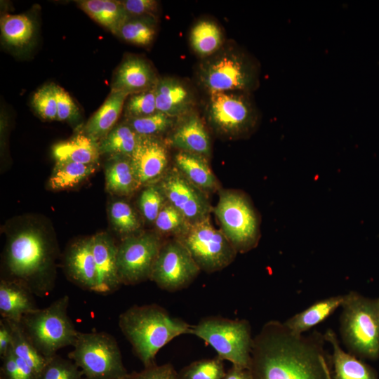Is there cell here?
<instances>
[{"mask_svg": "<svg viewBox=\"0 0 379 379\" xmlns=\"http://www.w3.org/2000/svg\"><path fill=\"white\" fill-rule=\"evenodd\" d=\"M109 216L115 230L126 237L135 234L140 227L136 213L125 201H113L109 207Z\"/></svg>", "mask_w": 379, "mask_h": 379, "instance_id": "36", "label": "cell"}, {"mask_svg": "<svg viewBox=\"0 0 379 379\" xmlns=\"http://www.w3.org/2000/svg\"><path fill=\"white\" fill-rule=\"evenodd\" d=\"M155 86L127 98L124 107L126 118L141 117L157 112Z\"/></svg>", "mask_w": 379, "mask_h": 379, "instance_id": "39", "label": "cell"}, {"mask_svg": "<svg viewBox=\"0 0 379 379\" xmlns=\"http://www.w3.org/2000/svg\"><path fill=\"white\" fill-rule=\"evenodd\" d=\"M155 88L158 112L174 118L189 114L194 105V97L182 81L171 77L159 78Z\"/></svg>", "mask_w": 379, "mask_h": 379, "instance_id": "19", "label": "cell"}, {"mask_svg": "<svg viewBox=\"0 0 379 379\" xmlns=\"http://www.w3.org/2000/svg\"><path fill=\"white\" fill-rule=\"evenodd\" d=\"M131 160L140 187L158 182L168 170L167 144L159 136L140 135Z\"/></svg>", "mask_w": 379, "mask_h": 379, "instance_id": "15", "label": "cell"}, {"mask_svg": "<svg viewBox=\"0 0 379 379\" xmlns=\"http://www.w3.org/2000/svg\"><path fill=\"white\" fill-rule=\"evenodd\" d=\"M64 268L74 284L94 292L96 270L91 238L77 241L69 247L64 258Z\"/></svg>", "mask_w": 379, "mask_h": 379, "instance_id": "18", "label": "cell"}, {"mask_svg": "<svg viewBox=\"0 0 379 379\" xmlns=\"http://www.w3.org/2000/svg\"><path fill=\"white\" fill-rule=\"evenodd\" d=\"M222 379H253V375L249 368L232 365Z\"/></svg>", "mask_w": 379, "mask_h": 379, "instance_id": "48", "label": "cell"}, {"mask_svg": "<svg viewBox=\"0 0 379 379\" xmlns=\"http://www.w3.org/2000/svg\"><path fill=\"white\" fill-rule=\"evenodd\" d=\"M167 200L158 184L146 186L142 191L138 206L145 219L152 223L155 222L159 212Z\"/></svg>", "mask_w": 379, "mask_h": 379, "instance_id": "40", "label": "cell"}, {"mask_svg": "<svg viewBox=\"0 0 379 379\" xmlns=\"http://www.w3.org/2000/svg\"><path fill=\"white\" fill-rule=\"evenodd\" d=\"M345 298V295H339L319 300L295 314L284 324L292 333L302 335L341 307Z\"/></svg>", "mask_w": 379, "mask_h": 379, "instance_id": "25", "label": "cell"}, {"mask_svg": "<svg viewBox=\"0 0 379 379\" xmlns=\"http://www.w3.org/2000/svg\"><path fill=\"white\" fill-rule=\"evenodd\" d=\"M190 41L192 49L201 58H208L223 46V35L213 20H200L192 28Z\"/></svg>", "mask_w": 379, "mask_h": 379, "instance_id": "29", "label": "cell"}, {"mask_svg": "<svg viewBox=\"0 0 379 379\" xmlns=\"http://www.w3.org/2000/svg\"><path fill=\"white\" fill-rule=\"evenodd\" d=\"M187 248L201 270L213 273L223 270L234 260L237 251L220 230L208 218L190 225L175 238Z\"/></svg>", "mask_w": 379, "mask_h": 379, "instance_id": "11", "label": "cell"}, {"mask_svg": "<svg viewBox=\"0 0 379 379\" xmlns=\"http://www.w3.org/2000/svg\"><path fill=\"white\" fill-rule=\"evenodd\" d=\"M39 379H84L82 371L70 359L51 357Z\"/></svg>", "mask_w": 379, "mask_h": 379, "instance_id": "42", "label": "cell"}, {"mask_svg": "<svg viewBox=\"0 0 379 379\" xmlns=\"http://www.w3.org/2000/svg\"><path fill=\"white\" fill-rule=\"evenodd\" d=\"M12 345V333L8 323L4 319L0 321V356L6 355Z\"/></svg>", "mask_w": 379, "mask_h": 379, "instance_id": "47", "label": "cell"}, {"mask_svg": "<svg viewBox=\"0 0 379 379\" xmlns=\"http://www.w3.org/2000/svg\"><path fill=\"white\" fill-rule=\"evenodd\" d=\"M159 77L152 65L145 59L129 55L117 67L111 84V91L128 95L154 87Z\"/></svg>", "mask_w": 379, "mask_h": 379, "instance_id": "17", "label": "cell"}, {"mask_svg": "<svg viewBox=\"0 0 379 379\" xmlns=\"http://www.w3.org/2000/svg\"><path fill=\"white\" fill-rule=\"evenodd\" d=\"M107 190L114 194L128 196L140 187L130 157L112 156L105 167Z\"/></svg>", "mask_w": 379, "mask_h": 379, "instance_id": "26", "label": "cell"}, {"mask_svg": "<svg viewBox=\"0 0 379 379\" xmlns=\"http://www.w3.org/2000/svg\"><path fill=\"white\" fill-rule=\"evenodd\" d=\"M56 161H69L84 164H94L100 155L98 142L84 133L55 144L52 149Z\"/></svg>", "mask_w": 379, "mask_h": 379, "instance_id": "27", "label": "cell"}, {"mask_svg": "<svg viewBox=\"0 0 379 379\" xmlns=\"http://www.w3.org/2000/svg\"><path fill=\"white\" fill-rule=\"evenodd\" d=\"M191 334L211 345L221 359L250 368L253 338L247 320L208 316L192 325Z\"/></svg>", "mask_w": 379, "mask_h": 379, "instance_id": "7", "label": "cell"}, {"mask_svg": "<svg viewBox=\"0 0 379 379\" xmlns=\"http://www.w3.org/2000/svg\"><path fill=\"white\" fill-rule=\"evenodd\" d=\"M213 212L220 230L237 253H246L257 246L260 237V220L244 194L221 190Z\"/></svg>", "mask_w": 379, "mask_h": 379, "instance_id": "9", "label": "cell"}, {"mask_svg": "<svg viewBox=\"0 0 379 379\" xmlns=\"http://www.w3.org/2000/svg\"><path fill=\"white\" fill-rule=\"evenodd\" d=\"M175 167L193 185L206 192H213L218 187L206 157L179 150L174 156Z\"/></svg>", "mask_w": 379, "mask_h": 379, "instance_id": "23", "label": "cell"}, {"mask_svg": "<svg viewBox=\"0 0 379 379\" xmlns=\"http://www.w3.org/2000/svg\"><path fill=\"white\" fill-rule=\"evenodd\" d=\"M138 135L126 123L116 125L98 142L100 154L130 157L138 142Z\"/></svg>", "mask_w": 379, "mask_h": 379, "instance_id": "31", "label": "cell"}, {"mask_svg": "<svg viewBox=\"0 0 379 379\" xmlns=\"http://www.w3.org/2000/svg\"><path fill=\"white\" fill-rule=\"evenodd\" d=\"M68 357L82 371L84 379H126L120 349L105 332H79Z\"/></svg>", "mask_w": 379, "mask_h": 379, "instance_id": "8", "label": "cell"}, {"mask_svg": "<svg viewBox=\"0 0 379 379\" xmlns=\"http://www.w3.org/2000/svg\"><path fill=\"white\" fill-rule=\"evenodd\" d=\"M0 25L2 38L11 46H23L33 36L32 21L25 15H5L1 18Z\"/></svg>", "mask_w": 379, "mask_h": 379, "instance_id": "33", "label": "cell"}, {"mask_svg": "<svg viewBox=\"0 0 379 379\" xmlns=\"http://www.w3.org/2000/svg\"><path fill=\"white\" fill-rule=\"evenodd\" d=\"M200 271L184 245L174 239L164 243L149 280L164 291L175 292L190 286Z\"/></svg>", "mask_w": 379, "mask_h": 379, "instance_id": "13", "label": "cell"}, {"mask_svg": "<svg viewBox=\"0 0 379 379\" xmlns=\"http://www.w3.org/2000/svg\"><path fill=\"white\" fill-rule=\"evenodd\" d=\"M131 17H155L158 3L154 0L120 1Z\"/></svg>", "mask_w": 379, "mask_h": 379, "instance_id": "45", "label": "cell"}, {"mask_svg": "<svg viewBox=\"0 0 379 379\" xmlns=\"http://www.w3.org/2000/svg\"><path fill=\"white\" fill-rule=\"evenodd\" d=\"M197 79L209 94L225 91L252 93L259 86L260 65L235 45L223 46L199 65Z\"/></svg>", "mask_w": 379, "mask_h": 379, "instance_id": "4", "label": "cell"}, {"mask_svg": "<svg viewBox=\"0 0 379 379\" xmlns=\"http://www.w3.org/2000/svg\"><path fill=\"white\" fill-rule=\"evenodd\" d=\"M78 4L93 20L115 35L131 18L120 1L84 0Z\"/></svg>", "mask_w": 379, "mask_h": 379, "instance_id": "28", "label": "cell"}, {"mask_svg": "<svg viewBox=\"0 0 379 379\" xmlns=\"http://www.w3.org/2000/svg\"><path fill=\"white\" fill-rule=\"evenodd\" d=\"M206 116L216 133L233 138L251 135L259 122V112L251 93L243 91L209 94Z\"/></svg>", "mask_w": 379, "mask_h": 379, "instance_id": "10", "label": "cell"}, {"mask_svg": "<svg viewBox=\"0 0 379 379\" xmlns=\"http://www.w3.org/2000/svg\"><path fill=\"white\" fill-rule=\"evenodd\" d=\"M119 326L144 367L156 364L158 352L175 338L191 334L192 328L157 304L129 307L119 315Z\"/></svg>", "mask_w": 379, "mask_h": 379, "instance_id": "2", "label": "cell"}, {"mask_svg": "<svg viewBox=\"0 0 379 379\" xmlns=\"http://www.w3.org/2000/svg\"><path fill=\"white\" fill-rule=\"evenodd\" d=\"M11 329L13 353L25 361L39 379L51 358L44 356L32 343L20 323L6 320Z\"/></svg>", "mask_w": 379, "mask_h": 379, "instance_id": "30", "label": "cell"}, {"mask_svg": "<svg viewBox=\"0 0 379 379\" xmlns=\"http://www.w3.org/2000/svg\"><path fill=\"white\" fill-rule=\"evenodd\" d=\"M95 171L94 164L58 161L50 177L48 185L53 190H67L84 181Z\"/></svg>", "mask_w": 379, "mask_h": 379, "instance_id": "32", "label": "cell"}, {"mask_svg": "<svg viewBox=\"0 0 379 379\" xmlns=\"http://www.w3.org/2000/svg\"><path fill=\"white\" fill-rule=\"evenodd\" d=\"M341 307L340 333L346 347L361 357H379V298L352 291Z\"/></svg>", "mask_w": 379, "mask_h": 379, "instance_id": "5", "label": "cell"}, {"mask_svg": "<svg viewBox=\"0 0 379 379\" xmlns=\"http://www.w3.org/2000/svg\"><path fill=\"white\" fill-rule=\"evenodd\" d=\"M32 105L36 112L46 120H57V100L55 84L39 88L33 95Z\"/></svg>", "mask_w": 379, "mask_h": 379, "instance_id": "41", "label": "cell"}, {"mask_svg": "<svg viewBox=\"0 0 379 379\" xmlns=\"http://www.w3.org/2000/svg\"><path fill=\"white\" fill-rule=\"evenodd\" d=\"M91 239L96 270L94 293L109 295L121 286L117 270L118 246L106 233H98Z\"/></svg>", "mask_w": 379, "mask_h": 379, "instance_id": "16", "label": "cell"}, {"mask_svg": "<svg viewBox=\"0 0 379 379\" xmlns=\"http://www.w3.org/2000/svg\"><path fill=\"white\" fill-rule=\"evenodd\" d=\"M164 243L152 232L125 237L117 248V270L121 285H135L149 279Z\"/></svg>", "mask_w": 379, "mask_h": 379, "instance_id": "12", "label": "cell"}, {"mask_svg": "<svg viewBox=\"0 0 379 379\" xmlns=\"http://www.w3.org/2000/svg\"><path fill=\"white\" fill-rule=\"evenodd\" d=\"M69 298L64 295L49 306L25 315L20 322L35 347L51 358L61 348L74 344L79 331L67 314Z\"/></svg>", "mask_w": 379, "mask_h": 379, "instance_id": "6", "label": "cell"}, {"mask_svg": "<svg viewBox=\"0 0 379 379\" xmlns=\"http://www.w3.org/2000/svg\"><path fill=\"white\" fill-rule=\"evenodd\" d=\"M323 366L324 368L325 373H326V379H333L331 376V373L330 371L329 366L328 365L327 361L325 358V357L323 358Z\"/></svg>", "mask_w": 379, "mask_h": 379, "instance_id": "49", "label": "cell"}, {"mask_svg": "<svg viewBox=\"0 0 379 379\" xmlns=\"http://www.w3.org/2000/svg\"><path fill=\"white\" fill-rule=\"evenodd\" d=\"M164 194L190 225L209 218L212 207L206 193L190 182L175 166L158 182Z\"/></svg>", "mask_w": 379, "mask_h": 379, "instance_id": "14", "label": "cell"}, {"mask_svg": "<svg viewBox=\"0 0 379 379\" xmlns=\"http://www.w3.org/2000/svg\"><path fill=\"white\" fill-rule=\"evenodd\" d=\"M128 96L123 92L111 91L102 105L88 119L83 133L98 142L100 141L116 126Z\"/></svg>", "mask_w": 379, "mask_h": 379, "instance_id": "22", "label": "cell"}, {"mask_svg": "<svg viewBox=\"0 0 379 379\" xmlns=\"http://www.w3.org/2000/svg\"><path fill=\"white\" fill-rule=\"evenodd\" d=\"M154 225L159 232L175 235V238L185 234L190 227L183 215L168 201L159 212Z\"/></svg>", "mask_w": 379, "mask_h": 379, "instance_id": "38", "label": "cell"}, {"mask_svg": "<svg viewBox=\"0 0 379 379\" xmlns=\"http://www.w3.org/2000/svg\"><path fill=\"white\" fill-rule=\"evenodd\" d=\"M155 17H131L121 27L117 36L131 44L146 46L156 34Z\"/></svg>", "mask_w": 379, "mask_h": 379, "instance_id": "34", "label": "cell"}, {"mask_svg": "<svg viewBox=\"0 0 379 379\" xmlns=\"http://www.w3.org/2000/svg\"><path fill=\"white\" fill-rule=\"evenodd\" d=\"M225 373L224 360L216 356L190 363L178 373V379H222Z\"/></svg>", "mask_w": 379, "mask_h": 379, "instance_id": "37", "label": "cell"}, {"mask_svg": "<svg viewBox=\"0 0 379 379\" xmlns=\"http://www.w3.org/2000/svg\"><path fill=\"white\" fill-rule=\"evenodd\" d=\"M55 91L57 100V120L69 121L76 118L79 114V109L69 94L56 84Z\"/></svg>", "mask_w": 379, "mask_h": 379, "instance_id": "43", "label": "cell"}, {"mask_svg": "<svg viewBox=\"0 0 379 379\" xmlns=\"http://www.w3.org/2000/svg\"><path fill=\"white\" fill-rule=\"evenodd\" d=\"M173 147L204 157L211 154L210 137L201 119L190 114L173 129L168 138Z\"/></svg>", "mask_w": 379, "mask_h": 379, "instance_id": "20", "label": "cell"}, {"mask_svg": "<svg viewBox=\"0 0 379 379\" xmlns=\"http://www.w3.org/2000/svg\"><path fill=\"white\" fill-rule=\"evenodd\" d=\"M5 258L12 280L39 297L52 291L55 249L41 231L22 230L13 235L8 240Z\"/></svg>", "mask_w": 379, "mask_h": 379, "instance_id": "3", "label": "cell"}, {"mask_svg": "<svg viewBox=\"0 0 379 379\" xmlns=\"http://www.w3.org/2000/svg\"><path fill=\"white\" fill-rule=\"evenodd\" d=\"M126 123L140 136H159L172 129L175 124V118L160 112L135 118H126Z\"/></svg>", "mask_w": 379, "mask_h": 379, "instance_id": "35", "label": "cell"}, {"mask_svg": "<svg viewBox=\"0 0 379 379\" xmlns=\"http://www.w3.org/2000/svg\"><path fill=\"white\" fill-rule=\"evenodd\" d=\"M32 293L13 280L0 282V314L4 319L20 323L22 317L36 310Z\"/></svg>", "mask_w": 379, "mask_h": 379, "instance_id": "21", "label": "cell"}, {"mask_svg": "<svg viewBox=\"0 0 379 379\" xmlns=\"http://www.w3.org/2000/svg\"><path fill=\"white\" fill-rule=\"evenodd\" d=\"M126 379H178V373L171 364H156L141 371L129 373Z\"/></svg>", "mask_w": 379, "mask_h": 379, "instance_id": "44", "label": "cell"}, {"mask_svg": "<svg viewBox=\"0 0 379 379\" xmlns=\"http://www.w3.org/2000/svg\"><path fill=\"white\" fill-rule=\"evenodd\" d=\"M324 335L292 333L271 320L253 338L250 371L253 379H326Z\"/></svg>", "mask_w": 379, "mask_h": 379, "instance_id": "1", "label": "cell"}, {"mask_svg": "<svg viewBox=\"0 0 379 379\" xmlns=\"http://www.w3.org/2000/svg\"><path fill=\"white\" fill-rule=\"evenodd\" d=\"M333 348L332 361L335 379H377L374 371L340 346L335 333L328 329L324 335Z\"/></svg>", "mask_w": 379, "mask_h": 379, "instance_id": "24", "label": "cell"}, {"mask_svg": "<svg viewBox=\"0 0 379 379\" xmlns=\"http://www.w3.org/2000/svg\"><path fill=\"white\" fill-rule=\"evenodd\" d=\"M3 362L1 368L3 379H21L17 363L11 348L6 356L1 358Z\"/></svg>", "mask_w": 379, "mask_h": 379, "instance_id": "46", "label": "cell"}]
</instances>
